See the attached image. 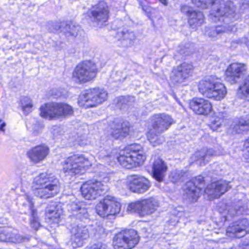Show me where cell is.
Instances as JSON below:
<instances>
[{
    "label": "cell",
    "mask_w": 249,
    "mask_h": 249,
    "mask_svg": "<svg viewBox=\"0 0 249 249\" xmlns=\"http://www.w3.org/2000/svg\"><path fill=\"white\" fill-rule=\"evenodd\" d=\"M122 205L114 198H105L96 207V211L100 216L107 218L116 216L120 212Z\"/></svg>",
    "instance_id": "5bb4252c"
},
{
    "label": "cell",
    "mask_w": 249,
    "mask_h": 249,
    "mask_svg": "<svg viewBox=\"0 0 249 249\" xmlns=\"http://www.w3.org/2000/svg\"><path fill=\"white\" fill-rule=\"evenodd\" d=\"M128 189L137 194L147 192L151 187V182L143 176L133 175L128 177L126 180Z\"/></svg>",
    "instance_id": "ac0fdd59"
},
{
    "label": "cell",
    "mask_w": 249,
    "mask_h": 249,
    "mask_svg": "<svg viewBox=\"0 0 249 249\" xmlns=\"http://www.w3.org/2000/svg\"><path fill=\"white\" fill-rule=\"evenodd\" d=\"M247 68L246 65L242 63L231 64L227 68V71L224 73L225 80L230 84H237L243 79V77L246 75Z\"/></svg>",
    "instance_id": "e0dca14e"
},
{
    "label": "cell",
    "mask_w": 249,
    "mask_h": 249,
    "mask_svg": "<svg viewBox=\"0 0 249 249\" xmlns=\"http://www.w3.org/2000/svg\"><path fill=\"white\" fill-rule=\"evenodd\" d=\"M134 103V98L132 97H122L118 98L116 100V106H119L120 108L123 107H128L129 106H132Z\"/></svg>",
    "instance_id": "d6a6232c"
},
{
    "label": "cell",
    "mask_w": 249,
    "mask_h": 249,
    "mask_svg": "<svg viewBox=\"0 0 249 249\" xmlns=\"http://www.w3.org/2000/svg\"><path fill=\"white\" fill-rule=\"evenodd\" d=\"M64 211L59 203H52L46 209V218L51 224H57L63 218Z\"/></svg>",
    "instance_id": "603a6c76"
},
{
    "label": "cell",
    "mask_w": 249,
    "mask_h": 249,
    "mask_svg": "<svg viewBox=\"0 0 249 249\" xmlns=\"http://www.w3.org/2000/svg\"><path fill=\"white\" fill-rule=\"evenodd\" d=\"M181 11L187 17L188 23L192 28H199L205 22V16L196 8L184 5L182 6Z\"/></svg>",
    "instance_id": "ffe728a7"
},
{
    "label": "cell",
    "mask_w": 249,
    "mask_h": 249,
    "mask_svg": "<svg viewBox=\"0 0 249 249\" xmlns=\"http://www.w3.org/2000/svg\"><path fill=\"white\" fill-rule=\"evenodd\" d=\"M146 155L143 148L139 144L134 143L125 147L118 157L122 167L126 169L136 168L145 163Z\"/></svg>",
    "instance_id": "3957f363"
},
{
    "label": "cell",
    "mask_w": 249,
    "mask_h": 249,
    "mask_svg": "<svg viewBox=\"0 0 249 249\" xmlns=\"http://www.w3.org/2000/svg\"><path fill=\"white\" fill-rule=\"evenodd\" d=\"M49 149L46 145H40L32 148L27 153V155L33 162L37 163L45 160L49 155Z\"/></svg>",
    "instance_id": "d4e9b609"
},
{
    "label": "cell",
    "mask_w": 249,
    "mask_h": 249,
    "mask_svg": "<svg viewBox=\"0 0 249 249\" xmlns=\"http://www.w3.org/2000/svg\"><path fill=\"white\" fill-rule=\"evenodd\" d=\"M108 97L107 91L100 88L90 89L83 91L78 97V105L84 108L100 106Z\"/></svg>",
    "instance_id": "8992f818"
},
{
    "label": "cell",
    "mask_w": 249,
    "mask_h": 249,
    "mask_svg": "<svg viewBox=\"0 0 249 249\" xmlns=\"http://www.w3.org/2000/svg\"><path fill=\"white\" fill-rule=\"evenodd\" d=\"M131 132V126L129 122L122 119L113 121L110 125V133L116 139L126 138Z\"/></svg>",
    "instance_id": "44dd1931"
},
{
    "label": "cell",
    "mask_w": 249,
    "mask_h": 249,
    "mask_svg": "<svg viewBox=\"0 0 249 249\" xmlns=\"http://www.w3.org/2000/svg\"><path fill=\"white\" fill-rule=\"evenodd\" d=\"M87 18L93 25L102 27L108 21L109 8L104 1L99 2L90 8L87 13Z\"/></svg>",
    "instance_id": "7c38bea8"
},
{
    "label": "cell",
    "mask_w": 249,
    "mask_h": 249,
    "mask_svg": "<svg viewBox=\"0 0 249 249\" xmlns=\"http://www.w3.org/2000/svg\"><path fill=\"white\" fill-rule=\"evenodd\" d=\"M33 190L36 196L43 199L53 197L60 190V183L56 176L50 173H43L36 178Z\"/></svg>",
    "instance_id": "6da1fadb"
},
{
    "label": "cell",
    "mask_w": 249,
    "mask_h": 249,
    "mask_svg": "<svg viewBox=\"0 0 249 249\" xmlns=\"http://www.w3.org/2000/svg\"><path fill=\"white\" fill-rule=\"evenodd\" d=\"M140 236L134 230H125L115 236L113 241V248L116 249H133L138 246Z\"/></svg>",
    "instance_id": "30bf717a"
},
{
    "label": "cell",
    "mask_w": 249,
    "mask_h": 249,
    "mask_svg": "<svg viewBox=\"0 0 249 249\" xmlns=\"http://www.w3.org/2000/svg\"><path fill=\"white\" fill-rule=\"evenodd\" d=\"M236 14V6L231 1H221L211 8L210 19L214 22H221L232 18Z\"/></svg>",
    "instance_id": "52a82bcc"
},
{
    "label": "cell",
    "mask_w": 249,
    "mask_h": 249,
    "mask_svg": "<svg viewBox=\"0 0 249 249\" xmlns=\"http://www.w3.org/2000/svg\"><path fill=\"white\" fill-rule=\"evenodd\" d=\"M158 208V201L154 198H151L129 204L127 211L129 213L143 217L154 213Z\"/></svg>",
    "instance_id": "4fadbf2b"
},
{
    "label": "cell",
    "mask_w": 249,
    "mask_h": 249,
    "mask_svg": "<svg viewBox=\"0 0 249 249\" xmlns=\"http://www.w3.org/2000/svg\"><path fill=\"white\" fill-rule=\"evenodd\" d=\"M97 74L95 64L91 61H84L75 68L73 78L79 84H85L92 81Z\"/></svg>",
    "instance_id": "8fae6325"
},
{
    "label": "cell",
    "mask_w": 249,
    "mask_h": 249,
    "mask_svg": "<svg viewBox=\"0 0 249 249\" xmlns=\"http://www.w3.org/2000/svg\"><path fill=\"white\" fill-rule=\"evenodd\" d=\"M105 187L103 183L97 180H91L86 182L81 186L82 196L88 200H94L100 197L104 193Z\"/></svg>",
    "instance_id": "9a60e30c"
},
{
    "label": "cell",
    "mask_w": 249,
    "mask_h": 249,
    "mask_svg": "<svg viewBox=\"0 0 249 249\" xmlns=\"http://www.w3.org/2000/svg\"><path fill=\"white\" fill-rule=\"evenodd\" d=\"M213 154L209 149H202L196 152V154L192 157V161L198 165H205L209 162L212 158Z\"/></svg>",
    "instance_id": "83f0119b"
},
{
    "label": "cell",
    "mask_w": 249,
    "mask_h": 249,
    "mask_svg": "<svg viewBox=\"0 0 249 249\" xmlns=\"http://www.w3.org/2000/svg\"><path fill=\"white\" fill-rule=\"evenodd\" d=\"M25 237L19 234H12V233L0 232V241L11 242V243H19L26 241Z\"/></svg>",
    "instance_id": "f1b7e54d"
},
{
    "label": "cell",
    "mask_w": 249,
    "mask_h": 249,
    "mask_svg": "<svg viewBox=\"0 0 249 249\" xmlns=\"http://www.w3.org/2000/svg\"><path fill=\"white\" fill-rule=\"evenodd\" d=\"M173 123L174 120L169 115H154L148 121L147 132L148 141L153 145H160L161 143V135L165 132Z\"/></svg>",
    "instance_id": "7a4b0ae2"
},
{
    "label": "cell",
    "mask_w": 249,
    "mask_h": 249,
    "mask_svg": "<svg viewBox=\"0 0 249 249\" xmlns=\"http://www.w3.org/2000/svg\"><path fill=\"white\" fill-rule=\"evenodd\" d=\"M193 71V66L190 64H181L173 70L170 75V79L173 84H181L192 75Z\"/></svg>",
    "instance_id": "d6986e66"
},
{
    "label": "cell",
    "mask_w": 249,
    "mask_h": 249,
    "mask_svg": "<svg viewBox=\"0 0 249 249\" xmlns=\"http://www.w3.org/2000/svg\"><path fill=\"white\" fill-rule=\"evenodd\" d=\"M167 167L165 162L161 159H158L154 161L152 167V174L154 178L159 182L163 181L166 173H167Z\"/></svg>",
    "instance_id": "4316f807"
},
{
    "label": "cell",
    "mask_w": 249,
    "mask_h": 249,
    "mask_svg": "<svg viewBox=\"0 0 249 249\" xmlns=\"http://www.w3.org/2000/svg\"><path fill=\"white\" fill-rule=\"evenodd\" d=\"M237 130L243 131V132H247L248 131V120L244 119L239 120L238 124H237Z\"/></svg>",
    "instance_id": "836d02e7"
},
{
    "label": "cell",
    "mask_w": 249,
    "mask_h": 249,
    "mask_svg": "<svg viewBox=\"0 0 249 249\" xmlns=\"http://www.w3.org/2000/svg\"><path fill=\"white\" fill-rule=\"evenodd\" d=\"M198 89L202 95L215 101L223 100L227 95L225 86L215 76L205 77L201 80Z\"/></svg>",
    "instance_id": "277c9868"
},
{
    "label": "cell",
    "mask_w": 249,
    "mask_h": 249,
    "mask_svg": "<svg viewBox=\"0 0 249 249\" xmlns=\"http://www.w3.org/2000/svg\"><path fill=\"white\" fill-rule=\"evenodd\" d=\"M40 116L49 120L65 119L73 114V109L65 103H46L40 107Z\"/></svg>",
    "instance_id": "5b68a950"
},
{
    "label": "cell",
    "mask_w": 249,
    "mask_h": 249,
    "mask_svg": "<svg viewBox=\"0 0 249 249\" xmlns=\"http://www.w3.org/2000/svg\"><path fill=\"white\" fill-rule=\"evenodd\" d=\"M205 179L203 176L194 178L185 185L183 191L184 200L189 203H195L200 197L205 189Z\"/></svg>",
    "instance_id": "ba28073f"
},
{
    "label": "cell",
    "mask_w": 249,
    "mask_h": 249,
    "mask_svg": "<svg viewBox=\"0 0 249 249\" xmlns=\"http://www.w3.org/2000/svg\"><path fill=\"white\" fill-rule=\"evenodd\" d=\"M249 233V221L247 218L238 220L230 224L227 228V234L231 238H241Z\"/></svg>",
    "instance_id": "7402d4cb"
},
{
    "label": "cell",
    "mask_w": 249,
    "mask_h": 249,
    "mask_svg": "<svg viewBox=\"0 0 249 249\" xmlns=\"http://www.w3.org/2000/svg\"><path fill=\"white\" fill-rule=\"evenodd\" d=\"M230 189L231 185L230 183L225 180H218L207 186L204 192V196L208 200H215L228 192Z\"/></svg>",
    "instance_id": "2e32d148"
},
{
    "label": "cell",
    "mask_w": 249,
    "mask_h": 249,
    "mask_svg": "<svg viewBox=\"0 0 249 249\" xmlns=\"http://www.w3.org/2000/svg\"><path fill=\"white\" fill-rule=\"evenodd\" d=\"M223 0H192V3L197 7V8H202V9H208L212 8L215 4L221 2Z\"/></svg>",
    "instance_id": "f546056e"
},
{
    "label": "cell",
    "mask_w": 249,
    "mask_h": 249,
    "mask_svg": "<svg viewBox=\"0 0 249 249\" xmlns=\"http://www.w3.org/2000/svg\"><path fill=\"white\" fill-rule=\"evenodd\" d=\"M190 107L195 113L207 116L212 112L213 107L208 100L202 98H195L191 101Z\"/></svg>",
    "instance_id": "cb8c5ba5"
},
{
    "label": "cell",
    "mask_w": 249,
    "mask_h": 249,
    "mask_svg": "<svg viewBox=\"0 0 249 249\" xmlns=\"http://www.w3.org/2000/svg\"><path fill=\"white\" fill-rule=\"evenodd\" d=\"M91 167L89 160L83 155H74L65 160L64 170L72 176H81Z\"/></svg>",
    "instance_id": "9c48e42d"
},
{
    "label": "cell",
    "mask_w": 249,
    "mask_h": 249,
    "mask_svg": "<svg viewBox=\"0 0 249 249\" xmlns=\"http://www.w3.org/2000/svg\"><path fill=\"white\" fill-rule=\"evenodd\" d=\"M88 237V231L87 229L81 227H75L72 231V244L75 247H80L87 241Z\"/></svg>",
    "instance_id": "484cf974"
},
{
    "label": "cell",
    "mask_w": 249,
    "mask_h": 249,
    "mask_svg": "<svg viewBox=\"0 0 249 249\" xmlns=\"http://www.w3.org/2000/svg\"><path fill=\"white\" fill-rule=\"evenodd\" d=\"M239 97L243 100H248L249 99V78L246 77V79L243 81L242 85L239 88L238 92H237Z\"/></svg>",
    "instance_id": "1f68e13d"
},
{
    "label": "cell",
    "mask_w": 249,
    "mask_h": 249,
    "mask_svg": "<svg viewBox=\"0 0 249 249\" xmlns=\"http://www.w3.org/2000/svg\"><path fill=\"white\" fill-rule=\"evenodd\" d=\"M20 105H21V109L26 116L30 114L33 110V103L30 97H21V100H20Z\"/></svg>",
    "instance_id": "4dcf8cb0"
}]
</instances>
